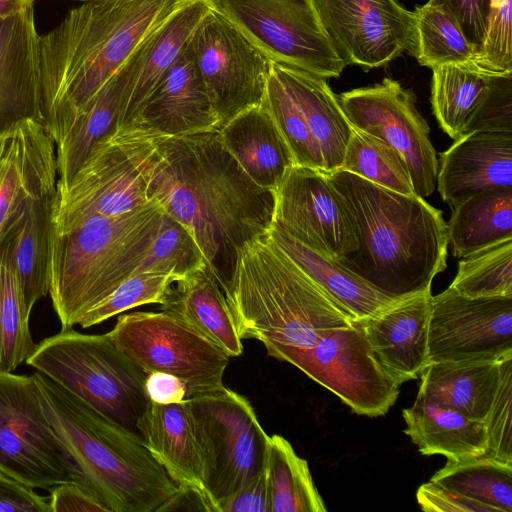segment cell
<instances>
[{"label":"cell","mask_w":512,"mask_h":512,"mask_svg":"<svg viewBox=\"0 0 512 512\" xmlns=\"http://www.w3.org/2000/svg\"><path fill=\"white\" fill-rule=\"evenodd\" d=\"M149 194L190 232L220 285L239 248L265 234L273 219L274 191L249 179L218 130L160 134Z\"/></svg>","instance_id":"cell-1"},{"label":"cell","mask_w":512,"mask_h":512,"mask_svg":"<svg viewBox=\"0 0 512 512\" xmlns=\"http://www.w3.org/2000/svg\"><path fill=\"white\" fill-rule=\"evenodd\" d=\"M178 1H85L40 35L44 126L55 144Z\"/></svg>","instance_id":"cell-2"},{"label":"cell","mask_w":512,"mask_h":512,"mask_svg":"<svg viewBox=\"0 0 512 512\" xmlns=\"http://www.w3.org/2000/svg\"><path fill=\"white\" fill-rule=\"evenodd\" d=\"M352 214L358 249L338 261L382 293L403 299L431 291L446 267L448 227L441 210L353 173L324 171Z\"/></svg>","instance_id":"cell-3"},{"label":"cell","mask_w":512,"mask_h":512,"mask_svg":"<svg viewBox=\"0 0 512 512\" xmlns=\"http://www.w3.org/2000/svg\"><path fill=\"white\" fill-rule=\"evenodd\" d=\"M220 286L239 337L262 342L279 361L355 320L266 234L239 248Z\"/></svg>","instance_id":"cell-4"},{"label":"cell","mask_w":512,"mask_h":512,"mask_svg":"<svg viewBox=\"0 0 512 512\" xmlns=\"http://www.w3.org/2000/svg\"><path fill=\"white\" fill-rule=\"evenodd\" d=\"M33 375L44 414L80 483L110 512H160L181 492L141 438L48 376Z\"/></svg>","instance_id":"cell-5"},{"label":"cell","mask_w":512,"mask_h":512,"mask_svg":"<svg viewBox=\"0 0 512 512\" xmlns=\"http://www.w3.org/2000/svg\"><path fill=\"white\" fill-rule=\"evenodd\" d=\"M164 210L152 201L118 216L95 215L54 231L49 294L62 329L110 294L138 267Z\"/></svg>","instance_id":"cell-6"},{"label":"cell","mask_w":512,"mask_h":512,"mask_svg":"<svg viewBox=\"0 0 512 512\" xmlns=\"http://www.w3.org/2000/svg\"><path fill=\"white\" fill-rule=\"evenodd\" d=\"M26 363L141 438L137 424L150 402L147 374L109 333L62 329L38 343Z\"/></svg>","instance_id":"cell-7"},{"label":"cell","mask_w":512,"mask_h":512,"mask_svg":"<svg viewBox=\"0 0 512 512\" xmlns=\"http://www.w3.org/2000/svg\"><path fill=\"white\" fill-rule=\"evenodd\" d=\"M161 133L140 126L101 140L63 187H56L53 230L95 215L118 216L154 201L149 194Z\"/></svg>","instance_id":"cell-8"},{"label":"cell","mask_w":512,"mask_h":512,"mask_svg":"<svg viewBox=\"0 0 512 512\" xmlns=\"http://www.w3.org/2000/svg\"><path fill=\"white\" fill-rule=\"evenodd\" d=\"M270 62L325 79L346 64L319 19L315 0H212Z\"/></svg>","instance_id":"cell-9"},{"label":"cell","mask_w":512,"mask_h":512,"mask_svg":"<svg viewBox=\"0 0 512 512\" xmlns=\"http://www.w3.org/2000/svg\"><path fill=\"white\" fill-rule=\"evenodd\" d=\"M108 333L146 374L160 371L180 378L187 387V398L224 385L230 357L172 312L122 314Z\"/></svg>","instance_id":"cell-10"},{"label":"cell","mask_w":512,"mask_h":512,"mask_svg":"<svg viewBox=\"0 0 512 512\" xmlns=\"http://www.w3.org/2000/svg\"><path fill=\"white\" fill-rule=\"evenodd\" d=\"M0 472L33 489L80 483L44 414L34 375L0 372Z\"/></svg>","instance_id":"cell-11"},{"label":"cell","mask_w":512,"mask_h":512,"mask_svg":"<svg viewBox=\"0 0 512 512\" xmlns=\"http://www.w3.org/2000/svg\"><path fill=\"white\" fill-rule=\"evenodd\" d=\"M188 399L204 447L208 488L219 509L265 466L269 435L249 400L224 385Z\"/></svg>","instance_id":"cell-12"},{"label":"cell","mask_w":512,"mask_h":512,"mask_svg":"<svg viewBox=\"0 0 512 512\" xmlns=\"http://www.w3.org/2000/svg\"><path fill=\"white\" fill-rule=\"evenodd\" d=\"M188 44L220 127L262 103L271 63L214 6L200 20Z\"/></svg>","instance_id":"cell-13"},{"label":"cell","mask_w":512,"mask_h":512,"mask_svg":"<svg viewBox=\"0 0 512 512\" xmlns=\"http://www.w3.org/2000/svg\"><path fill=\"white\" fill-rule=\"evenodd\" d=\"M316 381L358 415H385L394 405L399 387L376 362L360 327L330 330L315 346L283 360Z\"/></svg>","instance_id":"cell-14"},{"label":"cell","mask_w":512,"mask_h":512,"mask_svg":"<svg viewBox=\"0 0 512 512\" xmlns=\"http://www.w3.org/2000/svg\"><path fill=\"white\" fill-rule=\"evenodd\" d=\"M338 99L353 127L380 138L401 154L415 193L430 196L436 188L439 161L413 93L385 78L373 86L344 92Z\"/></svg>","instance_id":"cell-15"},{"label":"cell","mask_w":512,"mask_h":512,"mask_svg":"<svg viewBox=\"0 0 512 512\" xmlns=\"http://www.w3.org/2000/svg\"><path fill=\"white\" fill-rule=\"evenodd\" d=\"M272 223L336 261L358 249L352 214L323 170L292 166L274 190Z\"/></svg>","instance_id":"cell-16"},{"label":"cell","mask_w":512,"mask_h":512,"mask_svg":"<svg viewBox=\"0 0 512 512\" xmlns=\"http://www.w3.org/2000/svg\"><path fill=\"white\" fill-rule=\"evenodd\" d=\"M512 355V296L470 298L452 288L432 296L430 363L498 361Z\"/></svg>","instance_id":"cell-17"},{"label":"cell","mask_w":512,"mask_h":512,"mask_svg":"<svg viewBox=\"0 0 512 512\" xmlns=\"http://www.w3.org/2000/svg\"><path fill=\"white\" fill-rule=\"evenodd\" d=\"M315 7L346 65L385 66L412 48L413 11L396 0H315Z\"/></svg>","instance_id":"cell-18"},{"label":"cell","mask_w":512,"mask_h":512,"mask_svg":"<svg viewBox=\"0 0 512 512\" xmlns=\"http://www.w3.org/2000/svg\"><path fill=\"white\" fill-rule=\"evenodd\" d=\"M137 427L146 448L178 487L192 494L202 510L219 512L208 488L204 447L189 399L168 405L149 402Z\"/></svg>","instance_id":"cell-19"},{"label":"cell","mask_w":512,"mask_h":512,"mask_svg":"<svg viewBox=\"0 0 512 512\" xmlns=\"http://www.w3.org/2000/svg\"><path fill=\"white\" fill-rule=\"evenodd\" d=\"M55 145L47 129L33 120L0 136V243L30 200L55 191Z\"/></svg>","instance_id":"cell-20"},{"label":"cell","mask_w":512,"mask_h":512,"mask_svg":"<svg viewBox=\"0 0 512 512\" xmlns=\"http://www.w3.org/2000/svg\"><path fill=\"white\" fill-rule=\"evenodd\" d=\"M212 6V0H179L144 37L127 62L117 130L136 124L152 91Z\"/></svg>","instance_id":"cell-21"},{"label":"cell","mask_w":512,"mask_h":512,"mask_svg":"<svg viewBox=\"0 0 512 512\" xmlns=\"http://www.w3.org/2000/svg\"><path fill=\"white\" fill-rule=\"evenodd\" d=\"M39 38L34 6L0 19V136L27 120L44 126Z\"/></svg>","instance_id":"cell-22"},{"label":"cell","mask_w":512,"mask_h":512,"mask_svg":"<svg viewBox=\"0 0 512 512\" xmlns=\"http://www.w3.org/2000/svg\"><path fill=\"white\" fill-rule=\"evenodd\" d=\"M431 291L404 298L365 318L360 327L379 366L398 385L416 379L429 365Z\"/></svg>","instance_id":"cell-23"},{"label":"cell","mask_w":512,"mask_h":512,"mask_svg":"<svg viewBox=\"0 0 512 512\" xmlns=\"http://www.w3.org/2000/svg\"><path fill=\"white\" fill-rule=\"evenodd\" d=\"M440 156L436 186L451 209L474 194L512 187V132L472 131Z\"/></svg>","instance_id":"cell-24"},{"label":"cell","mask_w":512,"mask_h":512,"mask_svg":"<svg viewBox=\"0 0 512 512\" xmlns=\"http://www.w3.org/2000/svg\"><path fill=\"white\" fill-rule=\"evenodd\" d=\"M133 126L168 136L218 130L212 107L188 42L146 101Z\"/></svg>","instance_id":"cell-25"},{"label":"cell","mask_w":512,"mask_h":512,"mask_svg":"<svg viewBox=\"0 0 512 512\" xmlns=\"http://www.w3.org/2000/svg\"><path fill=\"white\" fill-rule=\"evenodd\" d=\"M55 191L30 200L0 243V258L14 271L30 313L49 293Z\"/></svg>","instance_id":"cell-26"},{"label":"cell","mask_w":512,"mask_h":512,"mask_svg":"<svg viewBox=\"0 0 512 512\" xmlns=\"http://www.w3.org/2000/svg\"><path fill=\"white\" fill-rule=\"evenodd\" d=\"M218 134L243 172L263 189L274 191L295 165L263 101L232 117L218 129Z\"/></svg>","instance_id":"cell-27"},{"label":"cell","mask_w":512,"mask_h":512,"mask_svg":"<svg viewBox=\"0 0 512 512\" xmlns=\"http://www.w3.org/2000/svg\"><path fill=\"white\" fill-rule=\"evenodd\" d=\"M314 137L324 171L340 169L353 127L327 79L271 62Z\"/></svg>","instance_id":"cell-28"},{"label":"cell","mask_w":512,"mask_h":512,"mask_svg":"<svg viewBox=\"0 0 512 512\" xmlns=\"http://www.w3.org/2000/svg\"><path fill=\"white\" fill-rule=\"evenodd\" d=\"M265 234L355 320L374 315L402 300L382 293L338 261L302 244L275 223H271Z\"/></svg>","instance_id":"cell-29"},{"label":"cell","mask_w":512,"mask_h":512,"mask_svg":"<svg viewBox=\"0 0 512 512\" xmlns=\"http://www.w3.org/2000/svg\"><path fill=\"white\" fill-rule=\"evenodd\" d=\"M160 310L181 317L230 358L243 353L242 339L224 292L208 266L174 282Z\"/></svg>","instance_id":"cell-30"},{"label":"cell","mask_w":512,"mask_h":512,"mask_svg":"<svg viewBox=\"0 0 512 512\" xmlns=\"http://www.w3.org/2000/svg\"><path fill=\"white\" fill-rule=\"evenodd\" d=\"M501 360L430 363L420 374L418 394L484 422L498 388Z\"/></svg>","instance_id":"cell-31"},{"label":"cell","mask_w":512,"mask_h":512,"mask_svg":"<svg viewBox=\"0 0 512 512\" xmlns=\"http://www.w3.org/2000/svg\"><path fill=\"white\" fill-rule=\"evenodd\" d=\"M404 433L423 455L461 458L487 454L483 421L470 419L417 394L413 405L402 411Z\"/></svg>","instance_id":"cell-32"},{"label":"cell","mask_w":512,"mask_h":512,"mask_svg":"<svg viewBox=\"0 0 512 512\" xmlns=\"http://www.w3.org/2000/svg\"><path fill=\"white\" fill-rule=\"evenodd\" d=\"M127 76L126 63L90 100L65 136L56 144V187L65 186L82 167L95 146L117 131Z\"/></svg>","instance_id":"cell-33"},{"label":"cell","mask_w":512,"mask_h":512,"mask_svg":"<svg viewBox=\"0 0 512 512\" xmlns=\"http://www.w3.org/2000/svg\"><path fill=\"white\" fill-rule=\"evenodd\" d=\"M448 244L457 258L512 238V187L470 196L452 208Z\"/></svg>","instance_id":"cell-34"},{"label":"cell","mask_w":512,"mask_h":512,"mask_svg":"<svg viewBox=\"0 0 512 512\" xmlns=\"http://www.w3.org/2000/svg\"><path fill=\"white\" fill-rule=\"evenodd\" d=\"M431 104L440 127L452 139L463 135L498 76L476 63L432 68ZM508 75V74H507Z\"/></svg>","instance_id":"cell-35"},{"label":"cell","mask_w":512,"mask_h":512,"mask_svg":"<svg viewBox=\"0 0 512 512\" xmlns=\"http://www.w3.org/2000/svg\"><path fill=\"white\" fill-rule=\"evenodd\" d=\"M431 482L495 509L512 512V462L489 454L447 458Z\"/></svg>","instance_id":"cell-36"},{"label":"cell","mask_w":512,"mask_h":512,"mask_svg":"<svg viewBox=\"0 0 512 512\" xmlns=\"http://www.w3.org/2000/svg\"><path fill=\"white\" fill-rule=\"evenodd\" d=\"M266 469L270 512H326L308 463L298 456L288 440L268 437Z\"/></svg>","instance_id":"cell-37"},{"label":"cell","mask_w":512,"mask_h":512,"mask_svg":"<svg viewBox=\"0 0 512 512\" xmlns=\"http://www.w3.org/2000/svg\"><path fill=\"white\" fill-rule=\"evenodd\" d=\"M413 15L411 51L420 65L432 69L443 65L475 63L478 49L468 41L446 5L428 1L416 7Z\"/></svg>","instance_id":"cell-38"},{"label":"cell","mask_w":512,"mask_h":512,"mask_svg":"<svg viewBox=\"0 0 512 512\" xmlns=\"http://www.w3.org/2000/svg\"><path fill=\"white\" fill-rule=\"evenodd\" d=\"M340 170L401 194L416 195L401 154L380 138L355 127Z\"/></svg>","instance_id":"cell-39"},{"label":"cell","mask_w":512,"mask_h":512,"mask_svg":"<svg viewBox=\"0 0 512 512\" xmlns=\"http://www.w3.org/2000/svg\"><path fill=\"white\" fill-rule=\"evenodd\" d=\"M30 314L14 271L0 258V372H13L34 352Z\"/></svg>","instance_id":"cell-40"},{"label":"cell","mask_w":512,"mask_h":512,"mask_svg":"<svg viewBox=\"0 0 512 512\" xmlns=\"http://www.w3.org/2000/svg\"><path fill=\"white\" fill-rule=\"evenodd\" d=\"M449 287L470 298L512 296V238L462 258Z\"/></svg>","instance_id":"cell-41"},{"label":"cell","mask_w":512,"mask_h":512,"mask_svg":"<svg viewBox=\"0 0 512 512\" xmlns=\"http://www.w3.org/2000/svg\"><path fill=\"white\" fill-rule=\"evenodd\" d=\"M206 266L190 232L172 216L163 212L158 231L132 274H174L180 279Z\"/></svg>","instance_id":"cell-42"},{"label":"cell","mask_w":512,"mask_h":512,"mask_svg":"<svg viewBox=\"0 0 512 512\" xmlns=\"http://www.w3.org/2000/svg\"><path fill=\"white\" fill-rule=\"evenodd\" d=\"M263 103L285 140L294 164L324 171L319 147L301 111L271 65Z\"/></svg>","instance_id":"cell-43"},{"label":"cell","mask_w":512,"mask_h":512,"mask_svg":"<svg viewBox=\"0 0 512 512\" xmlns=\"http://www.w3.org/2000/svg\"><path fill=\"white\" fill-rule=\"evenodd\" d=\"M179 278L174 274L136 273L121 282L110 294L88 309L78 325L88 328L132 308L166 302L172 285Z\"/></svg>","instance_id":"cell-44"},{"label":"cell","mask_w":512,"mask_h":512,"mask_svg":"<svg viewBox=\"0 0 512 512\" xmlns=\"http://www.w3.org/2000/svg\"><path fill=\"white\" fill-rule=\"evenodd\" d=\"M512 355L500 362V379L493 402L484 420L487 454L512 462Z\"/></svg>","instance_id":"cell-45"},{"label":"cell","mask_w":512,"mask_h":512,"mask_svg":"<svg viewBox=\"0 0 512 512\" xmlns=\"http://www.w3.org/2000/svg\"><path fill=\"white\" fill-rule=\"evenodd\" d=\"M512 0H491L487 34L475 63L497 75L512 72Z\"/></svg>","instance_id":"cell-46"},{"label":"cell","mask_w":512,"mask_h":512,"mask_svg":"<svg viewBox=\"0 0 512 512\" xmlns=\"http://www.w3.org/2000/svg\"><path fill=\"white\" fill-rule=\"evenodd\" d=\"M512 132L511 74L498 76L463 134L472 131Z\"/></svg>","instance_id":"cell-47"},{"label":"cell","mask_w":512,"mask_h":512,"mask_svg":"<svg viewBox=\"0 0 512 512\" xmlns=\"http://www.w3.org/2000/svg\"><path fill=\"white\" fill-rule=\"evenodd\" d=\"M428 1L446 5L457 19L468 41L471 42L479 51L487 34L491 0Z\"/></svg>","instance_id":"cell-48"},{"label":"cell","mask_w":512,"mask_h":512,"mask_svg":"<svg viewBox=\"0 0 512 512\" xmlns=\"http://www.w3.org/2000/svg\"><path fill=\"white\" fill-rule=\"evenodd\" d=\"M416 498L420 508L427 512H496L488 505L431 481L418 488Z\"/></svg>","instance_id":"cell-49"},{"label":"cell","mask_w":512,"mask_h":512,"mask_svg":"<svg viewBox=\"0 0 512 512\" xmlns=\"http://www.w3.org/2000/svg\"><path fill=\"white\" fill-rule=\"evenodd\" d=\"M219 512H270L266 464L238 491L219 503Z\"/></svg>","instance_id":"cell-50"},{"label":"cell","mask_w":512,"mask_h":512,"mask_svg":"<svg viewBox=\"0 0 512 512\" xmlns=\"http://www.w3.org/2000/svg\"><path fill=\"white\" fill-rule=\"evenodd\" d=\"M49 491L51 512H110L92 490L79 482H63Z\"/></svg>","instance_id":"cell-51"},{"label":"cell","mask_w":512,"mask_h":512,"mask_svg":"<svg viewBox=\"0 0 512 512\" xmlns=\"http://www.w3.org/2000/svg\"><path fill=\"white\" fill-rule=\"evenodd\" d=\"M51 512L49 496L0 472V512Z\"/></svg>","instance_id":"cell-52"},{"label":"cell","mask_w":512,"mask_h":512,"mask_svg":"<svg viewBox=\"0 0 512 512\" xmlns=\"http://www.w3.org/2000/svg\"><path fill=\"white\" fill-rule=\"evenodd\" d=\"M145 391L150 402L175 404L187 398V387L178 377L165 372H151L145 378Z\"/></svg>","instance_id":"cell-53"},{"label":"cell","mask_w":512,"mask_h":512,"mask_svg":"<svg viewBox=\"0 0 512 512\" xmlns=\"http://www.w3.org/2000/svg\"><path fill=\"white\" fill-rule=\"evenodd\" d=\"M35 0H0V19L18 14L34 6Z\"/></svg>","instance_id":"cell-54"},{"label":"cell","mask_w":512,"mask_h":512,"mask_svg":"<svg viewBox=\"0 0 512 512\" xmlns=\"http://www.w3.org/2000/svg\"><path fill=\"white\" fill-rule=\"evenodd\" d=\"M72 1L85 2V1H91V0H72Z\"/></svg>","instance_id":"cell-55"}]
</instances>
